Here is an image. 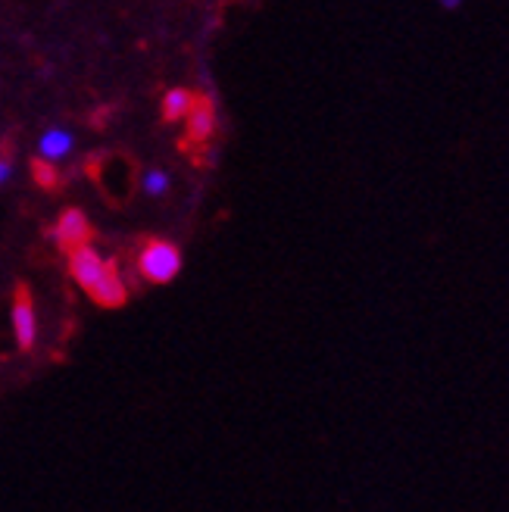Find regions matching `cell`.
I'll use <instances>...</instances> for the list:
<instances>
[{
	"label": "cell",
	"instance_id": "cell-5",
	"mask_svg": "<svg viewBox=\"0 0 509 512\" xmlns=\"http://www.w3.org/2000/svg\"><path fill=\"white\" fill-rule=\"evenodd\" d=\"M91 297H94V303L107 306V310H116V306L125 303L129 291H125V281H122L116 263L107 260V269H104V275H100V281H97V288L91 291Z\"/></svg>",
	"mask_w": 509,
	"mask_h": 512
},
{
	"label": "cell",
	"instance_id": "cell-9",
	"mask_svg": "<svg viewBox=\"0 0 509 512\" xmlns=\"http://www.w3.org/2000/svg\"><path fill=\"white\" fill-rule=\"evenodd\" d=\"M144 191H147L150 197H163V194L169 191V175H166L163 169H150V172L144 175Z\"/></svg>",
	"mask_w": 509,
	"mask_h": 512
},
{
	"label": "cell",
	"instance_id": "cell-2",
	"mask_svg": "<svg viewBox=\"0 0 509 512\" xmlns=\"http://www.w3.org/2000/svg\"><path fill=\"white\" fill-rule=\"evenodd\" d=\"M104 269H107V260L91 244L69 250V272L88 294L97 288V281H100V275H104Z\"/></svg>",
	"mask_w": 509,
	"mask_h": 512
},
{
	"label": "cell",
	"instance_id": "cell-10",
	"mask_svg": "<svg viewBox=\"0 0 509 512\" xmlns=\"http://www.w3.org/2000/svg\"><path fill=\"white\" fill-rule=\"evenodd\" d=\"M32 172H35V178H38V185H44V188H50V185L57 182L54 163H47V160H35V163H32Z\"/></svg>",
	"mask_w": 509,
	"mask_h": 512
},
{
	"label": "cell",
	"instance_id": "cell-3",
	"mask_svg": "<svg viewBox=\"0 0 509 512\" xmlns=\"http://www.w3.org/2000/svg\"><path fill=\"white\" fill-rule=\"evenodd\" d=\"M13 331H16V341H19L22 350H29L35 344V335H38L35 303H32V294L25 285H19L16 297H13Z\"/></svg>",
	"mask_w": 509,
	"mask_h": 512
},
{
	"label": "cell",
	"instance_id": "cell-8",
	"mask_svg": "<svg viewBox=\"0 0 509 512\" xmlns=\"http://www.w3.org/2000/svg\"><path fill=\"white\" fill-rule=\"evenodd\" d=\"M191 100H194L191 91H185V88H172V91L166 94V100H163V119H166V122L185 119L188 110H191Z\"/></svg>",
	"mask_w": 509,
	"mask_h": 512
},
{
	"label": "cell",
	"instance_id": "cell-7",
	"mask_svg": "<svg viewBox=\"0 0 509 512\" xmlns=\"http://www.w3.org/2000/svg\"><path fill=\"white\" fill-rule=\"evenodd\" d=\"M38 150H41V160L57 163V160L69 157V150H72V135L63 132V128H47V132L41 135V141H38Z\"/></svg>",
	"mask_w": 509,
	"mask_h": 512
},
{
	"label": "cell",
	"instance_id": "cell-11",
	"mask_svg": "<svg viewBox=\"0 0 509 512\" xmlns=\"http://www.w3.org/2000/svg\"><path fill=\"white\" fill-rule=\"evenodd\" d=\"M10 172H13L10 160H4V157H0V188H4V185H7V178H10Z\"/></svg>",
	"mask_w": 509,
	"mask_h": 512
},
{
	"label": "cell",
	"instance_id": "cell-4",
	"mask_svg": "<svg viewBox=\"0 0 509 512\" xmlns=\"http://www.w3.org/2000/svg\"><path fill=\"white\" fill-rule=\"evenodd\" d=\"M54 241L69 253L82 244H91V222L82 210H63V216L57 219V228H54Z\"/></svg>",
	"mask_w": 509,
	"mask_h": 512
},
{
	"label": "cell",
	"instance_id": "cell-12",
	"mask_svg": "<svg viewBox=\"0 0 509 512\" xmlns=\"http://www.w3.org/2000/svg\"><path fill=\"white\" fill-rule=\"evenodd\" d=\"M460 4H463V0H441V7H444V10H456Z\"/></svg>",
	"mask_w": 509,
	"mask_h": 512
},
{
	"label": "cell",
	"instance_id": "cell-1",
	"mask_svg": "<svg viewBox=\"0 0 509 512\" xmlns=\"http://www.w3.org/2000/svg\"><path fill=\"white\" fill-rule=\"evenodd\" d=\"M141 275L154 285H166L178 272H182V250H178L172 241H147L141 256H138Z\"/></svg>",
	"mask_w": 509,
	"mask_h": 512
},
{
	"label": "cell",
	"instance_id": "cell-6",
	"mask_svg": "<svg viewBox=\"0 0 509 512\" xmlns=\"http://www.w3.org/2000/svg\"><path fill=\"white\" fill-rule=\"evenodd\" d=\"M185 119H188V128H191V138H197V141H207L213 135V128H216V110H213V104L207 97H194Z\"/></svg>",
	"mask_w": 509,
	"mask_h": 512
}]
</instances>
